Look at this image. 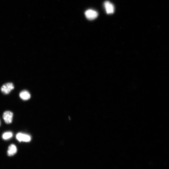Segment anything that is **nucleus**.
<instances>
[{
  "instance_id": "obj_1",
  "label": "nucleus",
  "mask_w": 169,
  "mask_h": 169,
  "mask_svg": "<svg viewBox=\"0 0 169 169\" xmlns=\"http://www.w3.org/2000/svg\"><path fill=\"white\" fill-rule=\"evenodd\" d=\"M14 88V86L12 83H8L3 85L1 88V92L4 94H8Z\"/></svg>"
},
{
  "instance_id": "obj_2",
  "label": "nucleus",
  "mask_w": 169,
  "mask_h": 169,
  "mask_svg": "<svg viewBox=\"0 0 169 169\" xmlns=\"http://www.w3.org/2000/svg\"><path fill=\"white\" fill-rule=\"evenodd\" d=\"M85 14L86 18L90 20H94L98 16V13L96 11L92 10H89L86 11Z\"/></svg>"
},
{
  "instance_id": "obj_3",
  "label": "nucleus",
  "mask_w": 169,
  "mask_h": 169,
  "mask_svg": "<svg viewBox=\"0 0 169 169\" xmlns=\"http://www.w3.org/2000/svg\"><path fill=\"white\" fill-rule=\"evenodd\" d=\"M13 116L12 112L10 111H6L3 113V118L6 124H10L12 122Z\"/></svg>"
},
{
  "instance_id": "obj_4",
  "label": "nucleus",
  "mask_w": 169,
  "mask_h": 169,
  "mask_svg": "<svg viewBox=\"0 0 169 169\" xmlns=\"http://www.w3.org/2000/svg\"><path fill=\"white\" fill-rule=\"evenodd\" d=\"M104 5L106 12L108 14L114 13L115 8L114 5L112 3L109 1H106L104 2Z\"/></svg>"
},
{
  "instance_id": "obj_5",
  "label": "nucleus",
  "mask_w": 169,
  "mask_h": 169,
  "mask_svg": "<svg viewBox=\"0 0 169 169\" xmlns=\"http://www.w3.org/2000/svg\"><path fill=\"white\" fill-rule=\"evenodd\" d=\"M16 138L17 140L20 142H29L31 140V137L29 135L21 133H18L16 135Z\"/></svg>"
},
{
  "instance_id": "obj_6",
  "label": "nucleus",
  "mask_w": 169,
  "mask_h": 169,
  "mask_svg": "<svg viewBox=\"0 0 169 169\" xmlns=\"http://www.w3.org/2000/svg\"><path fill=\"white\" fill-rule=\"evenodd\" d=\"M17 152V149L16 146L13 144H12L9 146L7 154L9 156H12L14 155Z\"/></svg>"
},
{
  "instance_id": "obj_7",
  "label": "nucleus",
  "mask_w": 169,
  "mask_h": 169,
  "mask_svg": "<svg viewBox=\"0 0 169 169\" xmlns=\"http://www.w3.org/2000/svg\"><path fill=\"white\" fill-rule=\"evenodd\" d=\"M20 96L23 100H27L31 98V95L28 91L24 90L20 92Z\"/></svg>"
},
{
  "instance_id": "obj_8",
  "label": "nucleus",
  "mask_w": 169,
  "mask_h": 169,
  "mask_svg": "<svg viewBox=\"0 0 169 169\" xmlns=\"http://www.w3.org/2000/svg\"><path fill=\"white\" fill-rule=\"evenodd\" d=\"M13 136V134L11 132H7L4 133L2 136L4 140H9Z\"/></svg>"
}]
</instances>
